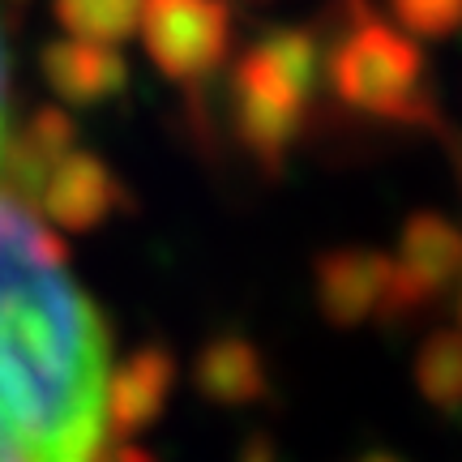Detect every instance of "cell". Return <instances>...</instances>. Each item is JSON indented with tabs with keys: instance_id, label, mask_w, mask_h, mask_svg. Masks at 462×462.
Masks as SVG:
<instances>
[{
	"instance_id": "obj_1",
	"label": "cell",
	"mask_w": 462,
	"mask_h": 462,
	"mask_svg": "<svg viewBox=\"0 0 462 462\" xmlns=\"http://www.w3.org/2000/svg\"><path fill=\"white\" fill-rule=\"evenodd\" d=\"M112 338L60 240L0 189V462H150L112 429Z\"/></svg>"
},
{
	"instance_id": "obj_2",
	"label": "cell",
	"mask_w": 462,
	"mask_h": 462,
	"mask_svg": "<svg viewBox=\"0 0 462 462\" xmlns=\"http://www.w3.org/2000/svg\"><path fill=\"white\" fill-rule=\"evenodd\" d=\"M317 86V43L304 31H274L240 56L231 78L236 133L253 159L274 167L309 120Z\"/></svg>"
},
{
	"instance_id": "obj_3",
	"label": "cell",
	"mask_w": 462,
	"mask_h": 462,
	"mask_svg": "<svg viewBox=\"0 0 462 462\" xmlns=\"http://www.w3.org/2000/svg\"><path fill=\"white\" fill-rule=\"evenodd\" d=\"M330 86L356 112L377 120H429L432 99L424 82V60L402 31L381 17L360 14L330 51Z\"/></svg>"
},
{
	"instance_id": "obj_4",
	"label": "cell",
	"mask_w": 462,
	"mask_h": 462,
	"mask_svg": "<svg viewBox=\"0 0 462 462\" xmlns=\"http://www.w3.org/2000/svg\"><path fill=\"white\" fill-rule=\"evenodd\" d=\"M142 43L171 82L198 86L231 51V9L223 0H146Z\"/></svg>"
},
{
	"instance_id": "obj_5",
	"label": "cell",
	"mask_w": 462,
	"mask_h": 462,
	"mask_svg": "<svg viewBox=\"0 0 462 462\" xmlns=\"http://www.w3.org/2000/svg\"><path fill=\"white\" fill-rule=\"evenodd\" d=\"M120 198L125 193H120V184H116V176L107 171L99 154L73 146L51 163L43 184L34 189L31 210L43 223H56L65 231H90L112 215Z\"/></svg>"
},
{
	"instance_id": "obj_6",
	"label": "cell",
	"mask_w": 462,
	"mask_h": 462,
	"mask_svg": "<svg viewBox=\"0 0 462 462\" xmlns=\"http://www.w3.org/2000/svg\"><path fill=\"white\" fill-rule=\"evenodd\" d=\"M390 270H394L390 317H407L432 296H441L449 282L462 279V236L441 218H415L402 231V245L390 257Z\"/></svg>"
},
{
	"instance_id": "obj_7",
	"label": "cell",
	"mask_w": 462,
	"mask_h": 462,
	"mask_svg": "<svg viewBox=\"0 0 462 462\" xmlns=\"http://www.w3.org/2000/svg\"><path fill=\"white\" fill-rule=\"evenodd\" d=\"M394 270L381 253H334L317 265V300L334 326H364L390 317Z\"/></svg>"
},
{
	"instance_id": "obj_8",
	"label": "cell",
	"mask_w": 462,
	"mask_h": 462,
	"mask_svg": "<svg viewBox=\"0 0 462 462\" xmlns=\"http://www.w3.org/2000/svg\"><path fill=\"white\" fill-rule=\"evenodd\" d=\"M171 381H176L171 356L159 346H142L137 356L116 364L107 407H112V429L125 446H133V437L159 420L167 394H171Z\"/></svg>"
},
{
	"instance_id": "obj_9",
	"label": "cell",
	"mask_w": 462,
	"mask_h": 462,
	"mask_svg": "<svg viewBox=\"0 0 462 462\" xmlns=\"http://www.w3.org/2000/svg\"><path fill=\"white\" fill-rule=\"evenodd\" d=\"M43 78L48 86L73 107H90L120 95V86L129 78V69L116 48H95L78 39H60L43 51Z\"/></svg>"
},
{
	"instance_id": "obj_10",
	"label": "cell",
	"mask_w": 462,
	"mask_h": 462,
	"mask_svg": "<svg viewBox=\"0 0 462 462\" xmlns=\"http://www.w3.org/2000/svg\"><path fill=\"white\" fill-rule=\"evenodd\" d=\"M198 385L206 398L215 402H227V407H240V402H253V398L265 394V364L257 356V346L248 338H215V343L201 351L198 360Z\"/></svg>"
},
{
	"instance_id": "obj_11",
	"label": "cell",
	"mask_w": 462,
	"mask_h": 462,
	"mask_svg": "<svg viewBox=\"0 0 462 462\" xmlns=\"http://www.w3.org/2000/svg\"><path fill=\"white\" fill-rule=\"evenodd\" d=\"M146 0H56V22L78 43L116 48L137 34Z\"/></svg>"
},
{
	"instance_id": "obj_12",
	"label": "cell",
	"mask_w": 462,
	"mask_h": 462,
	"mask_svg": "<svg viewBox=\"0 0 462 462\" xmlns=\"http://www.w3.org/2000/svg\"><path fill=\"white\" fill-rule=\"evenodd\" d=\"M415 381L441 411H462V330H441L420 346Z\"/></svg>"
},
{
	"instance_id": "obj_13",
	"label": "cell",
	"mask_w": 462,
	"mask_h": 462,
	"mask_svg": "<svg viewBox=\"0 0 462 462\" xmlns=\"http://www.w3.org/2000/svg\"><path fill=\"white\" fill-rule=\"evenodd\" d=\"M390 14L402 31L441 39L462 26V0H390Z\"/></svg>"
},
{
	"instance_id": "obj_14",
	"label": "cell",
	"mask_w": 462,
	"mask_h": 462,
	"mask_svg": "<svg viewBox=\"0 0 462 462\" xmlns=\"http://www.w3.org/2000/svg\"><path fill=\"white\" fill-rule=\"evenodd\" d=\"M9 146V51H5V34H0V159Z\"/></svg>"
},
{
	"instance_id": "obj_15",
	"label": "cell",
	"mask_w": 462,
	"mask_h": 462,
	"mask_svg": "<svg viewBox=\"0 0 462 462\" xmlns=\"http://www.w3.org/2000/svg\"><path fill=\"white\" fill-rule=\"evenodd\" d=\"M360 462H402V458H394V454H368V458H360Z\"/></svg>"
}]
</instances>
